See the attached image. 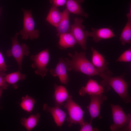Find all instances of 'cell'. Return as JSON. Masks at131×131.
<instances>
[{
  "instance_id": "obj_1",
  "label": "cell",
  "mask_w": 131,
  "mask_h": 131,
  "mask_svg": "<svg viewBox=\"0 0 131 131\" xmlns=\"http://www.w3.org/2000/svg\"><path fill=\"white\" fill-rule=\"evenodd\" d=\"M112 73L109 70L101 73L100 76L103 80L100 82L108 91L111 87L126 103L131 102L128 91V84L125 79L124 75L112 76Z\"/></svg>"
},
{
  "instance_id": "obj_2",
  "label": "cell",
  "mask_w": 131,
  "mask_h": 131,
  "mask_svg": "<svg viewBox=\"0 0 131 131\" xmlns=\"http://www.w3.org/2000/svg\"><path fill=\"white\" fill-rule=\"evenodd\" d=\"M86 54L85 52L79 53L76 51L74 54L69 53L68 55L71 59H64L67 71L81 72L89 76L100 75L97 70L86 57Z\"/></svg>"
},
{
  "instance_id": "obj_3",
  "label": "cell",
  "mask_w": 131,
  "mask_h": 131,
  "mask_svg": "<svg viewBox=\"0 0 131 131\" xmlns=\"http://www.w3.org/2000/svg\"><path fill=\"white\" fill-rule=\"evenodd\" d=\"M64 107L68 111V116L66 119L68 126L71 127L73 124H82L84 122V112L81 107L72 99L70 95L64 105Z\"/></svg>"
},
{
  "instance_id": "obj_4",
  "label": "cell",
  "mask_w": 131,
  "mask_h": 131,
  "mask_svg": "<svg viewBox=\"0 0 131 131\" xmlns=\"http://www.w3.org/2000/svg\"><path fill=\"white\" fill-rule=\"evenodd\" d=\"M19 34L16 33L15 35L11 38L12 46L11 48L8 50L6 52L7 56L13 57L17 62L20 70H22L23 59L24 56L29 55V48L26 44H20L19 43L17 37Z\"/></svg>"
},
{
  "instance_id": "obj_5",
  "label": "cell",
  "mask_w": 131,
  "mask_h": 131,
  "mask_svg": "<svg viewBox=\"0 0 131 131\" xmlns=\"http://www.w3.org/2000/svg\"><path fill=\"white\" fill-rule=\"evenodd\" d=\"M22 9L24 13V18L23 28L20 32L21 38L24 40L29 38L31 40L38 38L39 32L38 30L35 29V22L31 10Z\"/></svg>"
},
{
  "instance_id": "obj_6",
  "label": "cell",
  "mask_w": 131,
  "mask_h": 131,
  "mask_svg": "<svg viewBox=\"0 0 131 131\" xmlns=\"http://www.w3.org/2000/svg\"><path fill=\"white\" fill-rule=\"evenodd\" d=\"M30 59L33 61L31 65L35 74L41 76L42 79L47 75L48 69L47 68L49 59V48H47L38 54L31 56Z\"/></svg>"
},
{
  "instance_id": "obj_7",
  "label": "cell",
  "mask_w": 131,
  "mask_h": 131,
  "mask_svg": "<svg viewBox=\"0 0 131 131\" xmlns=\"http://www.w3.org/2000/svg\"><path fill=\"white\" fill-rule=\"evenodd\" d=\"M113 123L110 126L111 131H115L124 128L131 121L130 114H126L120 106L113 104L110 105Z\"/></svg>"
},
{
  "instance_id": "obj_8",
  "label": "cell",
  "mask_w": 131,
  "mask_h": 131,
  "mask_svg": "<svg viewBox=\"0 0 131 131\" xmlns=\"http://www.w3.org/2000/svg\"><path fill=\"white\" fill-rule=\"evenodd\" d=\"M83 22L82 18L75 17L74 23L70 26V32L74 35L77 43L84 50H85L87 49V40L89 36V32L84 30L85 26L82 24Z\"/></svg>"
},
{
  "instance_id": "obj_9",
  "label": "cell",
  "mask_w": 131,
  "mask_h": 131,
  "mask_svg": "<svg viewBox=\"0 0 131 131\" xmlns=\"http://www.w3.org/2000/svg\"><path fill=\"white\" fill-rule=\"evenodd\" d=\"M90 102L86 107L88 110L91 119L90 121L96 118L101 119L100 111L101 105L106 100L107 96L103 94L90 95Z\"/></svg>"
},
{
  "instance_id": "obj_10",
  "label": "cell",
  "mask_w": 131,
  "mask_h": 131,
  "mask_svg": "<svg viewBox=\"0 0 131 131\" xmlns=\"http://www.w3.org/2000/svg\"><path fill=\"white\" fill-rule=\"evenodd\" d=\"M107 92L104 86L96 80L90 79L84 86L82 87L79 91V95L82 97L86 94L90 95L103 94Z\"/></svg>"
},
{
  "instance_id": "obj_11",
  "label": "cell",
  "mask_w": 131,
  "mask_h": 131,
  "mask_svg": "<svg viewBox=\"0 0 131 131\" xmlns=\"http://www.w3.org/2000/svg\"><path fill=\"white\" fill-rule=\"evenodd\" d=\"M59 60L55 68L50 69V72L53 77H58L61 83L66 85L70 79L67 73L66 65L62 57H60Z\"/></svg>"
},
{
  "instance_id": "obj_12",
  "label": "cell",
  "mask_w": 131,
  "mask_h": 131,
  "mask_svg": "<svg viewBox=\"0 0 131 131\" xmlns=\"http://www.w3.org/2000/svg\"><path fill=\"white\" fill-rule=\"evenodd\" d=\"M91 50L92 53L91 62L100 74L109 71L108 63L105 57L92 47Z\"/></svg>"
},
{
  "instance_id": "obj_13",
  "label": "cell",
  "mask_w": 131,
  "mask_h": 131,
  "mask_svg": "<svg viewBox=\"0 0 131 131\" xmlns=\"http://www.w3.org/2000/svg\"><path fill=\"white\" fill-rule=\"evenodd\" d=\"M42 109L43 111L50 114L57 126L61 127L62 126L67 114L60 107L57 106L50 107L47 104L44 103L43 105Z\"/></svg>"
},
{
  "instance_id": "obj_14",
  "label": "cell",
  "mask_w": 131,
  "mask_h": 131,
  "mask_svg": "<svg viewBox=\"0 0 131 131\" xmlns=\"http://www.w3.org/2000/svg\"><path fill=\"white\" fill-rule=\"evenodd\" d=\"M92 31L89 33V36L91 37L95 42H98L102 40L111 38L115 36L113 32L109 28L99 29L91 28Z\"/></svg>"
},
{
  "instance_id": "obj_15",
  "label": "cell",
  "mask_w": 131,
  "mask_h": 131,
  "mask_svg": "<svg viewBox=\"0 0 131 131\" xmlns=\"http://www.w3.org/2000/svg\"><path fill=\"white\" fill-rule=\"evenodd\" d=\"M54 92L53 97L55 106L59 107L64 105L69 95L66 88L64 86L54 85Z\"/></svg>"
},
{
  "instance_id": "obj_16",
  "label": "cell",
  "mask_w": 131,
  "mask_h": 131,
  "mask_svg": "<svg viewBox=\"0 0 131 131\" xmlns=\"http://www.w3.org/2000/svg\"><path fill=\"white\" fill-rule=\"evenodd\" d=\"M84 0H66V8L69 13L84 17H88V14L83 10L81 4Z\"/></svg>"
},
{
  "instance_id": "obj_17",
  "label": "cell",
  "mask_w": 131,
  "mask_h": 131,
  "mask_svg": "<svg viewBox=\"0 0 131 131\" xmlns=\"http://www.w3.org/2000/svg\"><path fill=\"white\" fill-rule=\"evenodd\" d=\"M58 45L60 48L65 49L72 48L77 43V41L70 32L65 33L59 35Z\"/></svg>"
},
{
  "instance_id": "obj_18",
  "label": "cell",
  "mask_w": 131,
  "mask_h": 131,
  "mask_svg": "<svg viewBox=\"0 0 131 131\" xmlns=\"http://www.w3.org/2000/svg\"><path fill=\"white\" fill-rule=\"evenodd\" d=\"M126 15L128 20L121 33L119 40L122 44L124 45L126 43L131 44V10Z\"/></svg>"
},
{
  "instance_id": "obj_19",
  "label": "cell",
  "mask_w": 131,
  "mask_h": 131,
  "mask_svg": "<svg viewBox=\"0 0 131 131\" xmlns=\"http://www.w3.org/2000/svg\"><path fill=\"white\" fill-rule=\"evenodd\" d=\"M62 16V12L59 11L57 7L52 5L46 20L51 25L56 27L60 21Z\"/></svg>"
},
{
  "instance_id": "obj_20",
  "label": "cell",
  "mask_w": 131,
  "mask_h": 131,
  "mask_svg": "<svg viewBox=\"0 0 131 131\" xmlns=\"http://www.w3.org/2000/svg\"><path fill=\"white\" fill-rule=\"evenodd\" d=\"M62 18L57 27V36H58L61 34L70 32V27L69 25V12L65 9L62 12Z\"/></svg>"
},
{
  "instance_id": "obj_21",
  "label": "cell",
  "mask_w": 131,
  "mask_h": 131,
  "mask_svg": "<svg viewBox=\"0 0 131 131\" xmlns=\"http://www.w3.org/2000/svg\"><path fill=\"white\" fill-rule=\"evenodd\" d=\"M26 76L25 74H22L18 70L17 71L8 74L4 76L6 82L8 83L11 84L13 87L16 89L18 88L17 82L19 81L24 80Z\"/></svg>"
},
{
  "instance_id": "obj_22",
  "label": "cell",
  "mask_w": 131,
  "mask_h": 131,
  "mask_svg": "<svg viewBox=\"0 0 131 131\" xmlns=\"http://www.w3.org/2000/svg\"><path fill=\"white\" fill-rule=\"evenodd\" d=\"M41 115L39 113L35 115H31L28 117H23L20 120L21 125L28 131H30L34 128L39 122Z\"/></svg>"
},
{
  "instance_id": "obj_23",
  "label": "cell",
  "mask_w": 131,
  "mask_h": 131,
  "mask_svg": "<svg viewBox=\"0 0 131 131\" xmlns=\"http://www.w3.org/2000/svg\"><path fill=\"white\" fill-rule=\"evenodd\" d=\"M21 100L20 105L22 108L27 112H31L36 102V100L33 97L26 95L22 97Z\"/></svg>"
},
{
  "instance_id": "obj_24",
  "label": "cell",
  "mask_w": 131,
  "mask_h": 131,
  "mask_svg": "<svg viewBox=\"0 0 131 131\" xmlns=\"http://www.w3.org/2000/svg\"><path fill=\"white\" fill-rule=\"evenodd\" d=\"M131 47L123 52L116 60V62H131Z\"/></svg>"
},
{
  "instance_id": "obj_25",
  "label": "cell",
  "mask_w": 131,
  "mask_h": 131,
  "mask_svg": "<svg viewBox=\"0 0 131 131\" xmlns=\"http://www.w3.org/2000/svg\"><path fill=\"white\" fill-rule=\"evenodd\" d=\"M92 122L90 121L89 122L85 121L81 125L80 131H98L99 130L97 128H93L92 127Z\"/></svg>"
},
{
  "instance_id": "obj_26",
  "label": "cell",
  "mask_w": 131,
  "mask_h": 131,
  "mask_svg": "<svg viewBox=\"0 0 131 131\" xmlns=\"http://www.w3.org/2000/svg\"><path fill=\"white\" fill-rule=\"evenodd\" d=\"M6 74L5 72H0V87H2L5 90L7 89L9 85L4 78V76Z\"/></svg>"
},
{
  "instance_id": "obj_27",
  "label": "cell",
  "mask_w": 131,
  "mask_h": 131,
  "mask_svg": "<svg viewBox=\"0 0 131 131\" xmlns=\"http://www.w3.org/2000/svg\"><path fill=\"white\" fill-rule=\"evenodd\" d=\"M7 68L3 56L0 51V72H5L7 70Z\"/></svg>"
},
{
  "instance_id": "obj_28",
  "label": "cell",
  "mask_w": 131,
  "mask_h": 131,
  "mask_svg": "<svg viewBox=\"0 0 131 131\" xmlns=\"http://www.w3.org/2000/svg\"><path fill=\"white\" fill-rule=\"evenodd\" d=\"M50 3L57 7L64 6L66 4V0H50Z\"/></svg>"
},
{
  "instance_id": "obj_29",
  "label": "cell",
  "mask_w": 131,
  "mask_h": 131,
  "mask_svg": "<svg viewBox=\"0 0 131 131\" xmlns=\"http://www.w3.org/2000/svg\"><path fill=\"white\" fill-rule=\"evenodd\" d=\"M131 121H130L123 130V131H130L131 130Z\"/></svg>"
},
{
  "instance_id": "obj_30",
  "label": "cell",
  "mask_w": 131,
  "mask_h": 131,
  "mask_svg": "<svg viewBox=\"0 0 131 131\" xmlns=\"http://www.w3.org/2000/svg\"><path fill=\"white\" fill-rule=\"evenodd\" d=\"M3 89L2 87H0V98L1 96Z\"/></svg>"
}]
</instances>
